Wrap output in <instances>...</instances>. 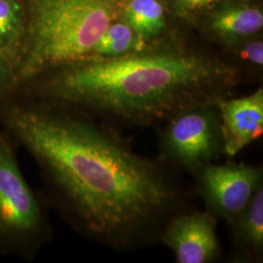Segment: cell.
<instances>
[{"label": "cell", "mask_w": 263, "mask_h": 263, "mask_svg": "<svg viewBox=\"0 0 263 263\" xmlns=\"http://www.w3.org/2000/svg\"><path fill=\"white\" fill-rule=\"evenodd\" d=\"M16 146L0 127V254L32 261L54 233L47 202L28 184Z\"/></svg>", "instance_id": "cell-4"}, {"label": "cell", "mask_w": 263, "mask_h": 263, "mask_svg": "<svg viewBox=\"0 0 263 263\" xmlns=\"http://www.w3.org/2000/svg\"><path fill=\"white\" fill-rule=\"evenodd\" d=\"M227 159L223 164H209L193 177L195 191L206 210L228 224L248 207L257 188L263 184V169Z\"/></svg>", "instance_id": "cell-6"}, {"label": "cell", "mask_w": 263, "mask_h": 263, "mask_svg": "<svg viewBox=\"0 0 263 263\" xmlns=\"http://www.w3.org/2000/svg\"><path fill=\"white\" fill-rule=\"evenodd\" d=\"M208 33L229 50L261 33V7L250 0H221L208 9Z\"/></svg>", "instance_id": "cell-9"}, {"label": "cell", "mask_w": 263, "mask_h": 263, "mask_svg": "<svg viewBox=\"0 0 263 263\" xmlns=\"http://www.w3.org/2000/svg\"><path fill=\"white\" fill-rule=\"evenodd\" d=\"M119 17L148 46L161 42L167 28L162 0H120Z\"/></svg>", "instance_id": "cell-11"}, {"label": "cell", "mask_w": 263, "mask_h": 263, "mask_svg": "<svg viewBox=\"0 0 263 263\" xmlns=\"http://www.w3.org/2000/svg\"><path fill=\"white\" fill-rule=\"evenodd\" d=\"M243 65L261 70L263 66V41L258 35L249 38L228 50Z\"/></svg>", "instance_id": "cell-14"}, {"label": "cell", "mask_w": 263, "mask_h": 263, "mask_svg": "<svg viewBox=\"0 0 263 263\" xmlns=\"http://www.w3.org/2000/svg\"><path fill=\"white\" fill-rule=\"evenodd\" d=\"M221 0H167L172 11L180 18L205 12Z\"/></svg>", "instance_id": "cell-16"}, {"label": "cell", "mask_w": 263, "mask_h": 263, "mask_svg": "<svg viewBox=\"0 0 263 263\" xmlns=\"http://www.w3.org/2000/svg\"><path fill=\"white\" fill-rule=\"evenodd\" d=\"M147 47L149 46L139 37L137 32L126 22L116 19L106 28L90 56H124Z\"/></svg>", "instance_id": "cell-13"}, {"label": "cell", "mask_w": 263, "mask_h": 263, "mask_svg": "<svg viewBox=\"0 0 263 263\" xmlns=\"http://www.w3.org/2000/svg\"><path fill=\"white\" fill-rule=\"evenodd\" d=\"M229 226L234 261L259 263L263 259V184L244 212Z\"/></svg>", "instance_id": "cell-10"}, {"label": "cell", "mask_w": 263, "mask_h": 263, "mask_svg": "<svg viewBox=\"0 0 263 263\" xmlns=\"http://www.w3.org/2000/svg\"><path fill=\"white\" fill-rule=\"evenodd\" d=\"M240 80L234 62L184 43L161 41L124 56L85 57L18 88L122 131L159 127L187 108L217 103L230 97Z\"/></svg>", "instance_id": "cell-2"}, {"label": "cell", "mask_w": 263, "mask_h": 263, "mask_svg": "<svg viewBox=\"0 0 263 263\" xmlns=\"http://www.w3.org/2000/svg\"><path fill=\"white\" fill-rule=\"evenodd\" d=\"M0 127L36 163L48 206L97 244L116 252L160 244L170 219L194 208L179 173L73 108L17 87L0 101Z\"/></svg>", "instance_id": "cell-1"}, {"label": "cell", "mask_w": 263, "mask_h": 263, "mask_svg": "<svg viewBox=\"0 0 263 263\" xmlns=\"http://www.w3.org/2000/svg\"><path fill=\"white\" fill-rule=\"evenodd\" d=\"M217 218L208 210L190 209L173 216L164 228L160 244L175 254L178 263H212L220 254Z\"/></svg>", "instance_id": "cell-7"}, {"label": "cell", "mask_w": 263, "mask_h": 263, "mask_svg": "<svg viewBox=\"0 0 263 263\" xmlns=\"http://www.w3.org/2000/svg\"><path fill=\"white\" fill-rule=\"evenodd\" d=\"M157 131L158 159L177 173L194 177L224 156L217 103L187 108L157 127Z\"/></svg>", "instance_id": "cell-5"}, {"label": "cell", "mask_w": 263, "mask_h": 263, "mask_svg": "<svg viewBox=\"0 0 263 263\" xmlns=\"http://www.w3.org/2000/svg\"><path fill=\"white\" fill-rule=\"evenodd\" d=\"M28 28L27 0H0V51L15 62Z\"/></svg>", "instance_id": "cell-12"}, {"label": "cell", "mask_w": 263, "mask_h": 263, "mask_svg": "<svg viewBox=\"0 0 263 263\" xmlns=\"http://www.w3.org/2000/svg\"><path fill=\"white\" fill-rule=\"evenodd\" d=\"M19 86L17 66L8 55L0 51V101Z\"/></svg>", "instance_id": "cell-15"}, {"label": "cell", "mask_w": 263, "mask_h": 263, "mask_svg": "<svg viewBox=\"0 0 263 263\" xmlns=\"http://www.w3.org/2000/svg\"><path fill=\"white\" fill-rule=\"evenodd\" d=\"M28 28L17 62L19 85L90 56L118 19L120 0H27Z\"/></svg>", "instance_id": "cell-3"}, {"label": "cell", "mask_w": 263, "mask_h": 263, "mask_svg": "<svg viewBox=\"0 0 263 263\" xmlns=\"http://www.w3.org/2000/svg\"><path fill=\"white\" fill-rule=\"evenodd\" d=\"M223 137V153L233 159L263 134V89L241 98H224L217 102Z\"/></svg>", "instance_id": "cell-8"}]
</instances>
